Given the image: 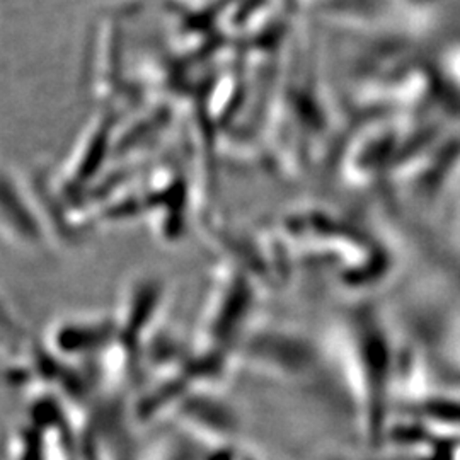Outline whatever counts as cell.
I'll return each mask as SVG.
<instances>
[{
	"label": "cell",
	"mask_w": 460,
	"mask_h": 460,
	"mask_svg": "<svg viewBox=\"0 0 460 460\" xmlns=\"http://www.w3.org/2000/svg\"><path fill=\"white\" fill-rule=\"evenodd\" d=\"M404 7H408L416 16H428L438 9L442 0H399Z\"/></svg>",
	"instance_id": "6da1fadb"
}]
</instances>
